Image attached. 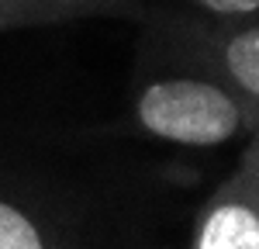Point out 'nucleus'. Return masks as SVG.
Listing matches in <instances>:
<instances>
[{"mask_svg": "<svg viewBox=\"0 0 259 249\" xmlns=\"http://www.w3.org/2000/svg\"><path fill=\"white\" fill-rule=\"evenodd\" d=\"M128 114L135 132L180 149H225L245 142L256 118L211 69L139 42Z\"/></svg>", "mask_w": 259, "mask_h": 249, "instance_id": "1", "label": "nucleus"}, {"mask_svg": "<svg viewBox=\"0 0 259 249\" xmlns=\"http://www.w3.org/2000/svg\"><path fill=\"white\" fill-rule=\"evenodd\" d=\"M107 194L45 173L35 166L0 163V249L128 246L142 232L118 225Z\"/></svg>", "mask_w": 259, "mask_h": 249, "instance_id": "2", "label": "nucleus"}, {"mask_svg": "<svg viewBox=\"0 0 259 249\" xmlns=\"http://www.w3.org/2000/svg\"><path fill=\"white\" fill-rule=\"evenodd\" d=\"M139 24L142 45L211 69L245 101L259 124V18L207 21L156 0Z\"/></svg>", "mask_w": 259, "mask_h": 249, "instance_id": "3", "label": "nucleus"}, {"mask_svg": "<svg viewBox=\"0 0 259 249\" xmlns=\"http://www.w3.org/2000/svg\"><path fill=\"white\" fill-rule=\"evenodd\" d=\"M194 249H259V152L242 149L235 170L194 211Z\"/></svg>", "mask_w": 259, "mask_h": 249, "instance_id": "4", "label": "nucleus"}, {"mask_svg": "<svg viewBox=\"0 0 259 249\" xmlns=\"http://www.w3.org/2000/svg\"><path fill=\"white\" fill-rule=\"evenodd\" d=\"M69 14L56 0H0V31H18V28H49L66 24Z\"/></svg>", "mask_w": 259, "mask_h": 249, "instance_id": "5", "label": "nucleus"}, {"mask_svg": "<svg viewBox=\"0 0 259 249\" xmlns=\"http://www.w3.org/2000/svg\"><path fill=\"white\" fill-rule=\"evenodd\" d=\"M69 21H87V18H124V21H142L156 0H56Z\"/></svg>", "mask_w": 259, "mask_h": 249, "instance_id": "6", "label": "nucleus"}, {"mask_svg": "<svg viewBox=\"0 0 259 249\" xmlns=\"http://www.w3.org/2000/svg\"><path fill=\"white\" fill-rule=\"evenodd\" d=\"M180 11L207 21H239V18H259V0H162Z\"/></svg>", "mask_w": 259, "mask_h": 249, "instance_id": "7", "label": "nucleus"}, {"mask_svg": "<svg viewBox=\"0 0 259 249\" xmlns=\"http://www.w3.org/2000/svg\"><path fill=\"white\" fill-rule=\"evenodd\" d=\"M245 145H249V149H252V152H259V124H256V132H252V135H249V139H245Z\"/></svg>", "mask_w": 259, "mask_h": 249, "instance_id": "8", "label": "nucleus"}]
</instances>
